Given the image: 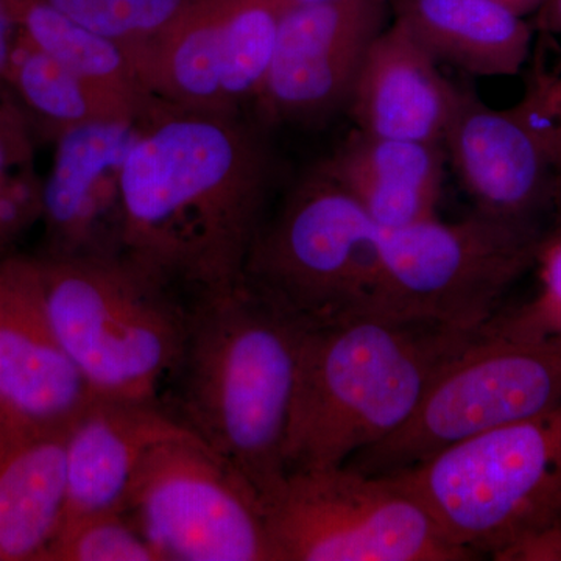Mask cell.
<instances>
[{"label":"cell","mask_w":561,"mask_h":561,"mask_svg":"<svg viewBox=\"0 0 561 561\" xmlns=\"http://www.w3.org/2000/svg\"><path fill=\"white\" fill-rule=\"evenodd\" d=\"M135 69L151 98L183 108L231 111L221 87L224 0H186Z\"/></svg>","instance_id":"obj_20"},{"label":"cell","mask_w":561,"mask_h":561,"mask_svg":"<svg viewBox=\"0 0 561 561\" xmlns=\"http://www.w3.org/2000/svg\"><path fill=\"white\" fill-rule=\"evenodd\" d=\"M537 28L561 35V0H545L537 10Z\"/></svg>","instance_id":"obj_31"},{"label":"cell","mask_w":561,"mask_h":561,"mask_svg":"<svg viewBox=\"0 0 561 561\" xmlns=\"http://www.w3.org/2000/svg\"><path fill=\"white\" fill-rule=\"evenodd\" d=\"M20 31L36 47L106 94L144 111L151 95L119 44L83 27L44 0H13Z\"/></svg>","instance_id":"obj_22"},{"label":"cell","mask_w":561,"mask_h":561,"mask_svg":"<svg viewBox=\"0 0 561 561\" xmlns=\"http://www.w3.org/2000/svg\"><path fill=\"white\" fill-rule=\"evenodd\" d=\"M541 228L512 224L474 210L446 224L438 217L381 230L370 312L485 327L505 290L538 260Z\"/></svg>","instance_id":"obj_8"},{"label":"cell","mask_w":561,"mask_h":561,"mask_svg":"<svg viewBox=\"0 0 561 561\" xmlns=\"http://www.w3.org/2000/svg\"><path fill=\"white\" fill-rule=\"evenodd\" d=\"M559 405L561 335L522 330L494 316L443 368L408 423L346 465L365 474H398Z\"/></svg>","instance_id":"obj_6"},{"label":"cell","mask_w":561,"mask_h":561,"mask_svg":"<svg viewBox=\"0 0 561 561\" xmlns=\"http://www.w3.org/2000/svg\"><path fill=\"white\" fill-rule=\"evenodd\" d=\"M497 317L512 327L522 328V330L548 332V334L561 335V308L546 309V311H531L523 308L519 311Z\"/></svg>","instance_id":"obj_30"},{"label":"cell","mask_w":561,"mask_h":561,"mask_svg":"<svg viewBox=\"0 0 561 561\" xmlns=\"http://www.w3.org/2000/svg\"><path fill=\"white\" fill-rule=\"evenodd\" d=\"M195 437L160 402L92 397L66 438L62 523L92 513L124 511L136 471L151 449Z\"/></svg>","instance_id":"obj_15"},{"label":"cell","mask_w":561,"mask_h":561,"mask_svg":"<svg viewBox=\"0 0 561 561\" xmlns=\"http://www.w3.org/2000/svg\"><path fill=\"white\" fill-rule=\"evenodd\" d=\"M443 146L478 213L540 228L553 209L561 172L518 106L494 110L459 88Z\"/></svg>","instance_id":"obj_14"},{"label":"cell","mask_w":561,"mask_h":561,"mask_svg":"<svg viewBox=\"0 0 561 561\" xmlns=\"http://www.w3.org/2000/svg\"><path fill=\"white\" fill-rule=\"evenodd\" d=\"M94 394L51 327L38 257L0 256V423L69 427Z\"/></svg>","instance_id":"obj_12"},{"label":"cell","mask_w":561,"mask_h":561,"mask_svg":"<svg viewBox=\"0 0 561 561\" xmlns=\"http://www.w3.org/2000/svg\"><path fill=\"white\" fill-rule=\"evenodd\" d=\"M483 328L378 312L309 328L287 431V474L342 467L401 430Z\"/></svg>","instance_id":"obj_3"},{"label":"cell","mask_w":561,"mask_h":561,"mask_svg":"<svg viewBox=\"0 0 561 561\" xmlns=\"http://www.w3.org/2000/svg\"><path fill=\"white\" fill-rule=\"evenodd\" d=\"M287 0H224L225 105L256 102L275 57Z\"/></svg>","instance_id":"obj_23"},{"label":"cell","mask_w":561,"mask_h":561,"mask_svg":"<svg viewBox=\"0 0 561 561\" xmlns=\"http://www.w3.org/2000/svg\"><path fill=\"white\" fill-rule=\"evenodd\" d=\"M7 87L33 130L55 139L91 122L138 119V111L80 79L36 47L20 31L11 57Z\"/></svg>","instance_id":"obj_21"},{"label":"cell","mask_w":561,"mask_h":561,"mask_svg":"<svg viewBox=\"0 0 561 561\" xmlns=\"http://www.w3.org/2000/svg\"><path fill=\"white\" fill-rule=\"evenodd\" d=\"M139 124L140 117L91 122L54 139V160L43 180L41 256H124L122 171Z\"/></svg>","instance_id":"obj_13"},{"label":"cell","mask_w":561,"mask_h":561,"mask_svg":"<svg viewBox=\"0 0 561 561\" xmlns=\"http://www.w3.org/2000/svg\"><path fill=\"white\" fill-rule=\"evenodd\" d=\"M272 157L241 111L154 99L122 171L124 257L187 305L243 284Z\"/></svg>","instance_id":"obj_1"},{"label":"cell","mask_w":561,"mask_h":561,"mask_svg":"<svg viewBox=\"0 0 561 561\" xmlns=\"http://www.w3.org/2000/svg\"><path fill=\"white\" fill-rule=\"evenodd\" d=\"M83 27L119 44L133 68L186 0H44ZM136 70V69H135Z\"/></svg>","instance_id":"obj_24"},{"label":"cell","mask_w":561,"mask_h":561,"mask_svg":"<svg viewBox=\"0 0 561 561\" xmlns=\"http://www.w3.org/2000/svg\"><path fill=\"white\" fill-rule=\"evenodd\" d=\"M393 10L435 60L472 76H516L529 58L530 25L493 0H393Z\"/></svg>","instance_id":"obj_19"},{"label":"cell","mask_w":561,"mask_h":561,"mask_svg":"<svg viewBox=\"0 0 561 561\" xmlns=\"http://www.w3.org/2000/svg\"><path fill=\"white\" fill-rule=\"evenodd\" d=\"M553 210H556L557 216H559V219L561 221V176H560L559 187H557L556 203H553Z\"/></svg>","instance_id":"obj_33"},{"label":"cell","mask_w":561,"mask_h":561,"mask_svg":"<svg viewBox=\"0 0 561 561\" xmlns=\"http://www.w3.org/2000/svg\"><path fill=\"white\" fill-rule=\"evenodd\" d=\"M400 481L472 559L526 560L561 529V405L435 454Z\"/></svg>","instance_id":"obj_4"},{"label":"cell","mask_w":561,"mask_h":561,"mask_svg":"<svg viewBox=\"0 0 561 561\" xmlns=\"http://www.w3.org/2000/svg\"><path fill=\"white\" fill-rule=\"evenodd\" d=\"M68 430L0 423V561L46 560L65 518Z\"/></svg>","instance_id":"obj_18"},{"label":"cell","mask_w":561,"mask_h":561,"mask_svg":"<svg viewBox=\"0 0 561 561\" xmlns=\"http://www.w3.org/2000/svg\"><path fill=\"white\" fill-rule=\"evenodd\" d=\"M529 79L526 94L516 106L545 140L561 172V77L535 65Z\"/></svg>","instance_id":"obj_26"},{"label":"cell","mask_w":561,"mask_h":561,"mask_svg":"<svg viewBox=\"0 0 561 561\" xmlns=\"http://www.w3.org/2000/svg\"><path fill=\"white\" fill-rule=\"evenodd\" d=\"M33 128L11 94L0 98V194L22 169L33 165Z\"/></svg>","instance_id":"obj_27"},{"label":"cell","mask_w":561,"mask_h":561,"mask_svg":"<svg viewBox=\"0 0 561 561\" xmlns=\"http://www.w3.org/2000/svg\"><path fill=\"white\" fill-rule=\"evenodd\" d=\"M387 0H324L291 5L257 98L271 122H311L348 103L373 41L383 31Z\"/></svg>","instance_id":"obj_11"},{"label":"cell","mask_w":561,"mask_h":561,"mask_svg":"<svg viewBox=\"0 0 561 561\" xmlns=\"http://www.w3.org/2000/svg\"><path fill=\"white\" fill-rule=\"evenodd\" d=\"M446 150L443 144L368 135L360 130L320 165L381 230L437 217Z\"/></svg>","instance_id":"obj_17"},{"label":"cell","mask_w":561,"mask_h":561,"mask_svg":"<svg viewBox=\"0 0 561 561\" xmlns=\"http://www.w3.org/2000/svg\"><path fill=\"white\" fill-rule=\"evenodd\" d=\"M124 511L160 561H275L260 497L197 437L151 449Z\"/></svg>","instance_id":"obj_10"},{"label":"cell","mask_w":561,"mask_h":561,"mask_svg":"<svg viewBox=\"0 0 561 561\" xmlns=\"http://www.w3.org/2000/svg\"><path fill=\"white\" fill-rule=\"evenodd\" d=\"M36 257L51 327L91 393L161 404L191 306L124 256Z\"/></svg>","instance_id":"obj_5"},{"label":"cell","mask_w":561,"mask_h":561,"mask_svg":"<svg viewBox=\"0 0 561 561\" xmlns=\"http://www.w3.org/2000/svg\"><path fill=\"white\" fill-rule=\"evenodd\" d=\"M275 561H463L391 476L342 467L289 472L264 504Z\"/></svg>","instance_id":"obj_9"},{"label":"cell","mask_w":561,"mask_h":561,"mask_svg":"<svg viewBox=\"0 0 561 561\" xmlns=\"http://www.w3.org/2000/svg\"><path fill=\"white\" fill-rule=\"evenodd\" d=\"M402 22L383 28L365 55L350 95L357 130L443 144L459 88Z\"/></svg>","instance_id":"obj_16"},{"label":"cell","mask_w":561,"mask_h":561,"mask_svg":"<svg viewBox=\"0 0 561 561\" xmlns=\"http://www.w3.org/2000/svg\"><path fill=\"white\" fill-rule=\"evenodd\" d=\"M381 228L317 169L264 220L243 286L308 328L370 312Z\"/></svg>","instance_id":"obj_7"},{"label":"cell","mask_w":561,"mask_h":561,"mask_svg":"<svg viewBox=\"0 0 561 561\" xmlns=\"http://www.w3.org/2000/svg\"><path fill=\"white\" fill-rule=\"evenodd\" d=\"M18 36H20V22H18L13 0H0V98L10 94L7 77H9Z\"/></svg>","instance_id":"obj_29"},{"label":"cell","mask_w":561,"mask_h":561,"mask_svg":"<svg viewBox=\"0 0 561 561\" xmlns=\"http://www.w3.org/2000/svg\"><path fill=\"white\" fill-rule=\"evenodd\" d=\"M493 2L501 3V5L507 7L508 10L515 11V13L526 16L531 11H537L545 0H493Z\"/></svg>","instance_id":"obj_32"},{"label":"cell","mask_w":561,"mask_h":561,"mask_svg":"<svg viewBox=\"0 0 561 561\" xmlns=\"http://www.w3.org/2000/svg\"><path fill=\"white\" fill-rule=\"evenodd\" d=\"M44 561H160L125 511L80 516L61 524Z\"/></svg>","instance_id":"obj_25"},{"label":"cell","mask_w":561,"mask_h":561,"mask_svg":"<svg viewBox=\"0 0 561 561\" xmlns=\"http://www.w3.org/2000/svg\"><path fill=\"white\" fill-rule=\"evenodd\" d=\"M309 328L245 286L191 306L169 411L238 472L262 508L287 476L286 442Z\"/></svg>","instance_id":"obj_2"},{"label":"cell","mask_w":561,"mask_h":561,"mask_svg":"<svg viewBox=\"0 0 561 561\" xmlns=\"http://www.w3.org/2000/svg\"><path fill=\"white\" fill-rule=\"evenodd\" d=\"M537 262L541 268V291L524 308L531 311L561 308V230L546 239Z\"/></svg>","instance_id":"obj_28"},{"label":"cell","mask_w":561,"mask_h":561,"mask_svg":"<svg viewBox=\"0 0 561 561\" xmlns=\"http://www.w3.org/2000/svg\"><path fill=\"white\" fill-rule=\"evenodd\" d=\"M324 2V0H287L289 5H305V3Z\"/></svg>","instance_id":"obj_34"}]
</instances>
